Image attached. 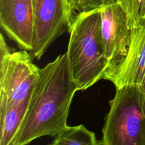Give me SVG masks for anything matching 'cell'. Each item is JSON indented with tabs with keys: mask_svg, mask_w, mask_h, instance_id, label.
Returning a JSON list of instances; mask_svg holds the SVG:
<instances>
[{
	"mask_svg": "<svg viewBox=\"0 0 145 145\" xmlns=\"http://www.w3.org/2000/svg\"><path fill=\"white\" fill-rule=\"evenodd\" d=\"M34 16L33 57L41 59L51 44L69 31L74 15L66 0H31Z\"/></svg>",
	"mask_w": 145,
	"mask_h": 145,
	"instance_id": "obj_5",
	"label": "cell"
},
{
	"mask_svg": "<svg viewBox=\"0 0 145 145\" xmlns=\"http://www.w3.org/2000/svg\"><path fill=\"white\" fill-rule=\"evenodd\" d=\"M0 25L21 50L32 51L34 16L31 0H0Z\"/></svg>",
	"mask_w": 145,
	"mask_h": 145,
	"instance_id": "obj_7",
	"label": "cell"
},
{
	"mask_svg": "<svg viewBox=\"0 0 145 145\" xmlns=\"http://www.w3.org/2000/svg\"><path fill=\"white\" fill-rule=\"evenodd\" d=\"M131 42L125 59L106 76L116 89L141 87L145 81V19L131 28Z\"/></svg>",
	"mask_w": 145,
	"mask_h": 145,
	"instance_id": "obj_8",
	"label": "cell"
},
{
	"mask_svg": "<svg viewBox=\"0 0 145 145\" xmlns=\"http://www.w3.org/2000/svg\"><path fill=\"white\" fill-rule=\"evenodd\" d=\"M66 1L69 4V7H70L71 10L72 11V14L74 15V17L77 14L79 0H66Z\"/></svg>",
	"mask_w": 145,
	"mask_h": 145,
	"instance_id": "obj_13",
	"label": "cell"
},
{
	"mask_svg": "<svg viewBox=\"0 0 145 145\" xmlns=\"http://www.w3.org/2000/svg\"><path fill=\"white\" fill-rule=\"evenodd\" d=\"M127 14L130 28L138 25L145 19V0H116Z\"/></svg>",
	"mask_w": 145,
	"mask_h": 145,
	"instance_id": "obj_11",
	"label": "cell"
},
{
	"mask_svg": "<svg viewBox=\"0 0 145 145\" xmlns=\"http://www.w3.org/2000/svg\"><path fill=\"white\" fill-rule=\"evenodd\" d=\"M69 33L66 52L69 69L79 91H84L105 79L108 71L101 8L76 14Z\"/></svg>",
	"mask_w": 145,
	"mask_h": 145,
	"instance_id": "obj_2",
	"label": "cell"
},
{
	"mask_svg": "<svg viewBox=\"0 0 145 145\" xmlns=\"http://www.w3.org/2000/svg\"><path fill=\"white\" fill-rule=\"evenodd\" d=\"M114 0H79L77 14L79 13L96 9Z\"/></svg>",
	"mask_w": 145,
	"mask_h": 145,
	"instance_id": "obj_12",
	"label": "cell"
},
{
	"mask_svg": "<svg viewBox=\"0 0 145 145\" xmlns=\"http://www.w3.org/2000/svg\"><path fill=\"white\" fill-rule=\"evenodd\" d=\"M48 145H100L94 133L83 125L68 126Z\"/></svg>",
	"mask_w": 145,
	"mask_h": 145,
	"instance_id": "obj_10",
	"label": "cell"
},
{
	"mask_svg": "<svg viewBox=\"0 0 145 145\" xmlns=\"http://www.w3.org/2000/svg\"><path fill=\"white\" fill-rule=\"evenodd\" d=\"M100 145H145V93L137 86L116 89Z\"/></svg>",
	"mask_w": 145,
	"mask_h": 145,
	"instance_id": "obj_3",
	"label": "cell"
},
{
	"mask_svg": "<svg viewBox=\"0 0 145 145\" xmlns=\"http://www.w3.org/2000/svg\"><path fill=\"white\" fill-rule=\"evenodd\" d=\"M28 103L0 106V145H13Z\"/></svg>",
	"mask_w": 145,
	"mask_h": 145,
	"instance_id": "obj_9",
	"label": "cell"
},
{
	"mask_svg": "<svg viewBox=\"0 0 145 145\" xmlns=\"http://www.w3.org/2000/svg\"><path fill=\"white\" fill-rule=\"evenodd\" d=\"M77 91L66 53L40 69L13 145H28L44 136L55 137L66 129L71 103Z\"/></svg>",
	"mask_w": 145,
	"mask_h": 145,
	"instance_id": "obj_1",
	"label": "cell"
},
{
	"mask_svg": "<svg viewBox=\"0 0 145 145\" xmlns=\"http://www.w3.org/2000/svg\"><path fill=\"white\" fill-rule=\"evenodd\" d=\"M101 16L102 37L108 62L107 76L127 55L132 31L125 11L116 1L101 7Z\"/></svg>",
	"mask_w": 145,
	"mask_h": 145,
	"instance_id": "obj_6",
	"label": "cell"
},
{
	"mask_svg": "<svg viewBox=\"0 0 145 145\" xmlns=\"http://www.w3.org/2000/svg\"><path fill=\"white\" fill-rule=\"evenodd\" d=\"M141 89H142L143 91H144V93H145V81H144V84H143L142 86H141Z\"/></svg>",
	"mask_w": 145,
	"mask_h": 145,
	"instance_id": "obj_14",
	"label": "cell"
},
{
	"mask_svg": "<svg viewBox=\"0 0 145 145\" xmlns=\"http://www.w3.org/2000/svg\"><path fill=\"white\" fill-rule=\"evenodd\" d=\"M28 50L16 51L0 35V106L28 103L40 68Z\"/></svg>",
	"mask_w": 145,
	"mask_h": 145,
	"instance_id": "obj_4",
	"label": "cell"
},
{
	"mask_svg": "<svg viewBox=\"0 0 145 145\" xmlns=\"http://www.w3.org/2000/svg\"><path fill=\"white\" fill-rule=\"evenodd\" d=\"M114 1H116V0H114Z\"/></svg>",
	"mask_w": 145,
	"mask_h": 145,
	"instance_id": "obj_15",
	"label": "cell"
}]
</instances>
